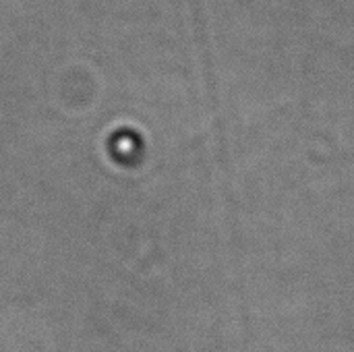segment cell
I'll return each mask as SVG.
<instances>
[{"label": "cell", "mask_w": 354, "mask_h": 352, "mask_svg": "<svg viewBox=\"0 0 354 352\" xmlns=\"http://www.w3.org/2000/svg\"><path fill=\"white\" fill-rule=\"evenodd\" d=\"M191 8H193V17H195L197 33L201 35V41H203V12H201V2L199 0H191Z\"/></svg>", "instance_id": "cell-1"}]
</instances>
